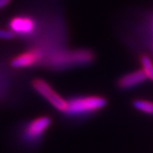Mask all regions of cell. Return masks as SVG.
Wrapping results in <instances>:
<instances>
[{
    "instance_id": "1",
    "label": "cell",
    "mask_w": 153,
    "mask_h": 153,
    "mask_svg": "<svg viewBox=\"0 0 153 153\" xmlns=\"http://www.w3.org/2000/svg\"><path fill=\"white\" fill-rule=\"evenodd\" d=\"M107 104V100L99 95H85L73 97L68 100L65 114L73 117L85 116L101 111Z\"/></svg>"
},
{
    "instance_id": "2",
    "label": "cell",
    "mask_w": 153,
    "mask_h": 153,
    "mask_svg": "<svg viewBox=\"0 0 153 153\" xmlns=\"http://www.w3.org/2000/svg\"><path fill=\"white\" fill-rule=\"evenodd\" d=\"M93 53L89 50H73L68 52H59L48 58L47 65L53 68H68L79 67L93 61Z\"/></svg>"
},
{
    "instance_id": "3",
    "label": "cell",
    "mask_w": 153,
    "mask_h": 153,
    "mask_svg": "<svg viewBox=\"0 0 153 153\" xmlns=\"http://www.w3.org/2000/svg\"><path fill=\"white\" fill-rule=\"evenodd\" d=\"M31 87L36 93L42 97L56 111L65 114L68 108V100L53 89V87L42 79H33L31 80Z\"/></svg>"
},
{
    "instance_id": "4",
    "label": "cell",
    "mask_w": 153,
    "mask_h": 153,
    "mask_svg": "<svg viewBox=\"0 0 153 153\" xmlns=\"http://www.w3.org/2000/svg\"><path fill=\"white\" fill-rule=\"evenodd\" d=\"M52 119L48 115H42L29 121L21 128L20 137L25 143L33 144L42 139L51 126Z\"/></svg>"
},
{
    "instance_id": "5",
    "label": "cell",
    "mask_w": 153,
    "mask_h": 153,
    "mask_svg": "<svg viewBox=\"0 0 153 153\" xmlns=\"http://www.w3.org/2000/svg\"><path fill=\"white\" fill-rule=\"evenodd\" d=\"M43 54L41 49H30L17 54L9 61V65L15 69L29 68L41 63Z\"/></svg>"
},
{
    "instance_id": "6",
    "label": "cell",
    "mask_w": 153,
    "mask_h": 153,
    "mask_svg": "<svg viewBox=\"0 0 153 153\" xmlns=\"http://www.w3.org/2000/svg\"><path fill=\"white\" fill-rule=\"evenodd\" d=\"M9 30L13 31L17 35H22L27 36L30 35L35 30V21L29 18L24 16H18L14 17L13 19H10L8 23Z\"/></svg>"
},
{
    "instance_id": "7",
    "label": "cell",
    "mask_w": 153,
    "mask_h": 153,
    "mask_svg": "<svg viewBox=\"0 0 153 153\" xmlns=\"http://www.w3.org/2000/svg\"><path fill=\"white\" fill-rule=\"evenodd\" d=\"M147 80L146 76L142 69L134 70L122 76L117 81V86L121 90H129L134 87L139 86Z\"/></svg>"
},
{
    "instance_id": "8",
    "label": "cell",
    "mask_w": 153,
    "mask_h": 153,
    "mask_svg": "<svg viewBox=\"0 0 153 153\" xmlns=\"http://www.w3.org/2000/svg\"><path fill=\"white\" fill-rule=\"evenodd\" d=\"M137 111L148 115H153V102L144 99H137L132 102Z\"/></svg>"
},
{
    "instance_id": "9",
    "label": "cell",
    "mask_w": 153,
    "mask_h": 153,
    "mask_svg": "<svg viewBox=\"0 0 153 153\" xmlns=\"http://www.w3.org/2000/svg\"><path fill=\"white\" fill-rule=\"evenodd\" d=\"M140 64L142 67V70H143L147 79L153 81V61L151 58L148 56H142L140 57Z\"/></svg>"
},
{
    "instance_id": "10",
    "label": "cell",
    "mask_w": 153,
    "mask_h": 153,
    "mask_svg": "<svg viewBox=\"0 0 153 153\" xmlns=\"http://www.w3.org/2000/svg\"><path fill=\"white\" fill-rule=\"evenodd\" d=\"M15 36L16 34L10 30L0 28V40H6V41L12 40L15 38Z\"/></svg>"
},
{
    "instance_id": "11",
    "label": "cell",
    "mask_w": 153,
    "mask_h": 153,
    "mask_svg": "<svg viewBox=\"0 0 153 153\" xmlns=\"http://www.w3.org/2000/svg\"><path fill=\"white\" fill-rule=\"evenodd\" d=\"M10 2H11V0H0V9L6 7Z\"/></svg>"
},
{
    "instance_id": "12",
    "label": "cell",
    "mask_w": 153,
    "mask_h": 153,
    "mask_svg": "<svg viewBox=\"0 0 153 153\" xmlns=\"http://www.w3.org/2000/svg\"><path fill=\"white\" fill-rule=\"evenodd\" d=\"M3 78H2V75H1V71H0V98L2 96V91H3Z\"/></svg>"
}]
</instances>
